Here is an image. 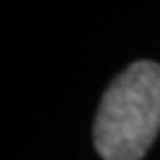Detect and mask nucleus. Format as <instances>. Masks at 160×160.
<instances>
[{
    "label": "nucleus",
    "instance_id": "f257e3e1",
    "mask_svg": "<svg viewBox=\"0 0 160 160\" xmlns=\"http://www.w3.org/2000/svg\"><path fill=\"white\" fill-rule=\"evenodd\" d=\"M160 131V65L137 60L106 88L94 121L102 160H142Z\"/></svg>",
    "mask_w": 160,
    "mask_h": 160
}]
</instances>
